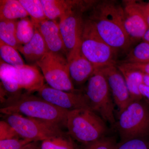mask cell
<instances>
[{
    "mask_svg": "<svg viewBox=\"0 0 149 149\" xmlns=\"http://www.w3.org/2000/svg\"><path fill=\"white\" fill-rule=\"evenodd\" d=\"M28 16V13L19 1H0V21L17 20L26 18Z\"/></svg>",
    "mask_w": 149,
    "mask_h": 149,
    "instance_id": "obj_20",
    "label": "cell"
},
{
    "mask_svg": "<svg viewBox=\"0 0 149 149\" xmlns=\"http://www.w3.org/2000/svg\"><path fill=\"white\" fill-rule=\"evenodd\" d=\"M22 138L32 142H42L46 139L66 135L60 126L18 114L3 115Z\"/></svg>",
    "mask_w": 149,
    "mask_h": 149,
    "instance_id": "obj_8",
    "label": "cell"
},
{
    "mask_svg": "<svg viewBox=\"0 0 149 149\" xmlns=\"http://www.w3.org/2000/svg\"><path fill=\"white\" fill-rule=\"evenodd\" d=\"M120 142L149 134V109L142 101H133L120 112L115 125Z\"/></svg>",
    "mask_w": 149,
    "mask_h": 149,
    "instance_id": "obj_5",
    "label": "cell"
},
{
    "mask_svg": "<svg viewBox=\"0 0 149 149\" xmlns=\"http://www.w3.org/2000/svg\"><path fill=\"white\" fill-rule=\"evenodd\" d=\"M67 60L69 74L73 85L84 84L97 70L82 54L80 48Z\"/></svg>",
    "mask_w": 149,
    "mask_h": 149,
    "instance_id": "obj_15",
    "label": "cell"
},
{
    "mask_svg": "<svg viewBox=\"0 0 149 149\" xmlns=\"http://www.w3.org/2000/svg\"><path fill=\"white\" fill-rule=\"evenodd\" d=\"M41 143L39 141L32 142L22 149H40Z\"/></svg>",
    "mask_w": 149,
    "mask_h": 149,
    "instance_id": "obj_34",
    "label": "cell"
},
{
    "mask_svg": "<svg viewBox=\"0 0 149 149\" xmlns=\"http://www.w3.org/2000/svg\"><path fill=\"white\" fill-rule=\"evenodd\" d=\"M90 108L105 121L115 126L114 105L105 77L97 69L88 80L85 93Z\"/></svg>",
    "mask_w": 149,
    "mask_h": 149,
    "instance_id": "obj_6",
    "label": "cell"
},
{
    "mask_svg": "<svg viewBox=\"0 0 149 149\" xmlns=\"http://www.w3.org/2000/svg\"><path fill=\"white\" fill-rule=\"evenodd\" d=\"M47 19L56 20L60 19L76 7L81 1L41 0Z\"/></svg>",
    "mask_w": 149,
    "mask_h": 149,
    "instance_id": "obj_18",
    "label": "cell"
},
{
    "mask_svg": "<svg viewBox=\"0 0 149 149\" xmlns=\"http://www.w3.org/2000/svg\"><path fill=\"white\" fill-rule=\"evenodd\" d=\"M17 50L30 63H37L48 52L44 39L36 28L35 35L30 41L21 45Z\"/></svg>",
    "mask_w": 149,
    "mask_h": 149,
    "instance_id": "obj_17",
    "label": "cell"
},
{
    "mask_svg": "<svg viewBox=\"0 0 149 149\" xmlns=\"http://www.w3.org/2000/svg\"><path fill=\"white\" fill-rule=\"evenodd\" d=\"M115 149H149V142L145 138H135L120 142Z\"/></svg>",
    "mask_w": 149,
    "mask_h": 149,
    "instance_id": "obj_27",
    "label": "cell"
},
{
    "mask_svg": "<svg viewBox=\"0 0 149 149\" xmlns=\"http://www.w3.org/2000/svg\"><path fill=\"white\" fill-rule=\"evenodd\" d=\"M125 78L131 101L141 100L143 96L139 90L140 85L143 83V73L125 66L122 63L116 65Z\"/></svg>",
    "mask_w": 149,
    "mask_h": 149,
    "instance_id": "obj_19",
    "label": "cell"
},
{
    "mask_svg": "<svg viewBox=\"0 0 149 149\" xmlns=\"http://www.w3.org/2000/svg\"><path fill=\"white\" fill-rule=\"evenodd\" d=\"M143 84L149 86V74L143 73Z\"/></svg>",
    "mask_w": 149,
    "mask_h": 149,
    "instance_id": "obj_35",
    "label": "cell"
},
{
    "mask_svg": "<svg viewBox=\"0 0 149 149\" xmlns=\"http://www.w3.org/2000/svg\"><path fill=\"white\" fill-rule=\"evenodd\" d=\"M122 63L129 64L149 63V43L141 42L130 50Z\"/></svg>",
    "mask_w": 149,
    "mask_h": 149,
    "instance_id": "obj_22",
    "label": "cell"
},
{
    "mask_svg": "<svg viewBox=\"0 0 149 149\" xmlns=\"http://www.w3.org/2000/svg\"><path fill=\"white\" fill-rule=\"evenodd\" d=\"M36 27L31 19L28 17L17 20L16 26V37L21 45L29 42L35 35Z\"/></svg>",
    "mask_w": 149,
    "mask_h": 149,
    "instance_id": "obj_23",
    "label": "cell"
},
{
    "mask_svg": "<svg viewBox=\"0 0 149 149\" xmlns=\"http://www.w3.org/2000/svg\"><path fill=\"white\" fill-rule=\"evenodd\" d=\"M68 111L28 93L0 109L3 115L18 114L59 126L65 125Z\"/></svg>",
    "mask_w": 149,
    "mask_h": 149,
    "instance_id": "obj_2",
    "label": "cell"
},
{
    "mask_svg": "<svg viewBox=\"0 0 149 149\" xmlns=\"http://www.w3.org/2000/svg\"><path fill=\"white\" fill-rule=\"evenodd\" d=\"M20 138L15 130L5 120L0 122V141Z\"/></svg>",
    "mask_w": 149,
    "mask_h": 149,
    "instance_id": "obj_30",
    "label": "cell"
},
{
    "mask_svg": "<svg viewBox=\"0 0 149 149\" xmlns=\"http://www.w3.org/2000/svg\"><path fill=\"white\" fill-rule=\"evenodd\" d=\"M121 63L129 68L139 70L144 74H149V63L145 64H129L123 63Z\"/></svg>",
    "mask_w": 149,
    "mask_h": 149,
    "instance_id": "obj_32",
    "label": "cell"
},
{
    "mask_svg": "<svg viewBox=\"0 0 149 149\" xmlns=\"http://www.w3.org/2000/svg\"><path fill=\"white\" fill-rule=\"evenodd\" d=\"M36 64L51 88L66 92H74V85L70 75L66 57L48 52Z\"/></svg>",
    "mask_w": 149,
    "mask_h": 149,
    "instance_id": "obj_9",
    "label": "cell"
},
{
    "mask_svg": "<svg viewBox=\"0 0 149 149\" xmlns=\"http://www.w3.org/2000/svg\"><path fill=\"white\" fill-rule=\"evenodd\" d=\"M1 102L3 106L15 100L22 95L16 78V68L1 61Z\"/></svg>",
    "mask_w": 149,
    "mask_h": 149,
    "instance_id": "obj_13",
    "label": "cell"
},
{
    "mask_svg": "<svg viewBox=\"0 0 149 149\" xmlns=\"http://www.w3.org/2000/svg\"><path fill=\"white\" fill-rule=\"evenodd\" d=\"M144 42H147L149 43V28L146 32L145 35H144L143 39H142Z\"/></svg>",
    "mask_w": 149,
    "mask_h": 149,
    "instance_id": "obj_36",
    "label": "cell"
},
{
    "mask_svg": "<svg viewBox=\"0 0 149 149\" xmlns=\"http://www.w3.org/2000/svg\"><path fill=\"white\" fill-rule=\"evenodd\" d=\"M117 143L113 137H103L97 141L84 146L83 149H115Z\"/></svg>",
    "mask_w": 149,
    "mask_h": 149,
    "instance_id": "obj_28",
    "label": "cell"
},
{
    "mask_svg": "<svg viewBox=\"0 0 149 149\" xmlns=\"http://www.w3.org/2000/svg\"><path fill=\"white\" fill-rule=\"evenodd\" d=\"M64 125L70 137L84 146L104 137L107 131L104 120L90 109L68 111Z\"/></svg>",
    "mask_w": 149,
    "mask_h": 149,
    "instance_id": "obj_3",
    "label": "cell"
},
{
    "mask_svg": "<svg viewBox=\"0 0 149 149\" xmlns=\"http://www.w3.org/2000/svg\"><path fill=\"white\" fill-rule=\"evenodd\" d=\"M35 25L47 19L41 0H19Z\"/></svg>",
    "mask_w": 149,
    "mask_h": 149,
    "instance_id": "obj_24",
    "label": "cell"
},
{
    "mask_svg": "<svg viewBox=\"0 0 149 149\" xmlns=\"http://www.w3.org/2000/svg\"><path fill=\"white\" fill-rule=\"evenodd\" d=\"M137 8L149 27V1L144 2L141 1H135Z\"/></svg>",
    "mask_w": 149,
    "mask_h": 149,
    "instance_id": "obj_31",
    "label": "cell"
},
{
    "mask_svg": "<svg viewBox=\"0 0 149 149\" xmlns=\"http://www.w3.org/2000/svg\"><path fill=\"white\" fill-rule=\"evenodd\" d=\"M0 56L3 61L15 67L19 68L25 65L17 50L1 41H0Z\"/></svg>",
    "mask_w": 149,
    "mask_h": 149,
    "instance_id": "obj_26",
    "label": "cell"
},
{
    "mask_svg": "<svg viewBox=\"0 0 149 149\" xmlns=\"http://www.w3.org/2000/svg\"><path fill=\"white\" fill-rule=\"evenodd\" d=\"M32 141L21 138L0 141V149H22Z\"/></svg>",
    "mask_w": 149,
    "mask_h": 149,
    "instance_id": "obj_29",
    "label": "cell"
},
{
    "mask_svg": "<svg viewBox=\"0 0 149 149\" xmlns=\"http://www.w3.org/2000/svg\"><path fill=\"white\" fill-rule=\"evenodd\" d=\"M139 90L143 97L146 98L149 101V86L143 83L140 85Z\"/></svg>",
    "mask_w": 149,
    "mask_h": 149,
    "instance_id": "obj_33",
    "label": "cell"
},
{
    "mask_svg": "<svg viewBox=\"0 0 149 149\" xmlns=\"http://www.w3.org/2000/svg\"><path fill=\"white\" fill-rule=\"evenodd\" d=\"M96 3L95 1H81L76 7L60 19L59 26L67 59L80 48L85 22L83 13Z\"/></svg>",
    "mask_w": 149,
    "mask_h": 149,
    "instance_id": "obj_7",
    "label": "cell"
},
{
    "mask_svg": "<svg viewBox=\"0 0 149 149\" xmlns=\"http://www.w3.org/2000/svg\"><path fill=\"white\" fill-rule=\"evenodd\" d=\"M37 92L40 97L68 111L80 109H91L85 93L80 91L66 92L54 89L45 85Z\"/></svg>",
    "mask_w": 149,
    "mask_h": 149,
    "instance_id": "obj_10",
    "label": "cell"
},
{
    "mask_svg": "<svg viewBox=\"0 0 149 149\" xmlns=\"http://www.w3.org/2000/svg\"><path fill=\"white\" fill-rule=\"evenodd\" d=\"M116 65L99 69L106 78L113 99L120 112L127 107L131 100L125 78Z\"/></svg>",
    "mask_w": 149,
    "mask_h": 149,
    "instance_id": "obj_11",
    "label": "cell"
},
{
    "mask_svg": "<svg viewBox=\"0 0 149 149\" xmlns=\"http://www.w3.org/2000/svg\"><path fill=\"white\" fill-rule=\"evenodd\" d=\"M35 26L44 39L48 52L63 55L66 57L58 22L56 20L47 19Z\"/></svg>",
    "mask_w": 149,
    "mask_h": 149,
    "instance_id": "obj_14",
    "label": "cell"
},
{
    "mask_svg": "<svg viewBox=\"0 0 149 149\" xmlns=\"http://www.w3.org/2000/svg\"><path fill=\"white\" fill-rule=\"evenodd\" d=\"M40 149H80L68 133L41 142Z\"/></svg>",
    "mask_w": 149,
    "mask_h": 149,
    "instance_id": "obj_25",
    "label": "cell"
},
{
    "mask_svg": "<svg viewBox=\"0 0 149 149\" xmlns=\"http://www.w3.org/2000/svg\"><path fill=\"white\" fill-rule=\"evenodd\" d=\"M92 8L89 19L103 40L118 52L128 50L133 42L125 31L122 6L103 1L97 2Z\"/></svg>",
    "mask_w": 149,
    "mask_h": 149,
    "instance_id": "obj_1",
    "label": "cell"
},
{
    "mask_svg": "<svg viewBox=\"0 0 149 149\" xmlns=\"http://www.w3.org/2000/svg\"><path fill=\"white\" fill-rule=\"evenodd\" d=\"M16 78L20 89L29 93L37 92L45 85L44 76L34 65H24L16 68Z\"/></svg>",
    "mask_w": 149,
    "mask_h": 149,
    "instance_id": "obj_16",
    "label": "cell"
},
{
    "mask_svg": "<svg viewBox=\"0 0 149 149\" xmlns=\"http://www.w3.org/2000/svg\"><path fill=\"white\" fill-rule=\"evenodd\" d=\"M124 27L132 42L143 39L149 27L134 0L123 1Z\"/></svg>",
    "mask_w": 149,
    "mask_h": 149,
    "instance_id": "obj_12",
    "label": "cell"
},
{
    "mask_svg": "<svg viewBox=\"0 0 149 149\" xmlns=\"http://www.w3.org/2000/svg\"><path fill=\"white\" fill-rule=\"evenodd\" d=\"M17 20L0 21V41L18 49L21 45L19 44L16 37Z\"/></svg>",
    "mask_w": 149,
    "mask_h": 149,
    "instance_id": "obj_21",
    "label": "cell"
},
{
    "mask_svg": "<svg viewBox=\"0 0 149 149\" xmlns=\"http://www.w3.org/2000/svg\"><path fill=\"white\" fill-rule=\"evenodd\" d=\"M80 48L96 69L116 65L118 52L103 40L90 19L85 21Z\"/></svg>",
    "mask_w": 149,
    "mask_h": 149,
    "instance_id": "obj_4",
    "label": "cell"
}]
</instances>
